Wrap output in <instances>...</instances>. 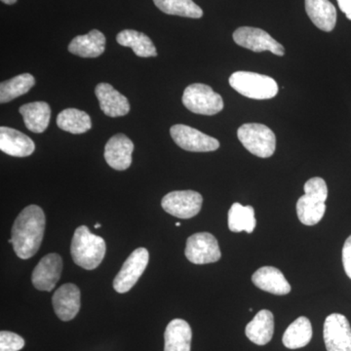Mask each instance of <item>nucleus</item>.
Segmentation results:
<instances>
[{"instance_id":"f257e3e1","label":"nucleus","mask_w":351,"mask_h":351,"mask_svg":"<svg viewBox=\"0 0 351 351\" xmlns=\"http://www.w3.org/2000/svg\"><path fill=\"white\" fill-rule=\"evenodd\" d=\"M45 215L38 205L25 207L14 221L12 239L16 255L23 260L34 257L43 243Z\"/></svg>"},{"instance_id":"f03ea898","label":"nucleus","mask_w":351,"mask_h":351,"mask_svg":"<svg viewBox=\"0 0 351 351\" xmlns=\"http://www.w3.org/2000/svg\"><path fill=\"white\" fill-rule=\"evenodd\" d=\"M106 241L90 232L86 226L76 228L71 241V257L82 269H97L106 255Z\"/></svg>"},{"instance_id":"7ed1b4c3","label":"nucleus","mask_w":351,"mask_h":351,"mask_svg":"<svg viewBox=\"0 0 351 351\" xmlns=\"http://www.w3.org/2000/svg\"><path fill=\"white\" fill-rule=\"evenodd\" d=\"M304 195L297 202L298 218L304 226L317 225L326 211V182L321 178H313L304 184Z\"/></svg>"},{"instance_id":"20e7f679","label":"nucleus","mask_w":351,"mask_h":351,"mask_svg":"<svg viewBox=\"0 0 351 351\" xmlns=\"http://www.w3.org/2000/svg\"><path fill=\"white\" fill-rule=\"evenodd\" d=\"M230 84L239 94L254 100H269L278 93V84L274 78L251 71L232 73Z\"/></svg>"},{"instance_id":"39448f33","label":"nucleus","mask_w":351,"mask_h":351,"mask_svg":"<svg viewBox=\"0 0 351 351\" xmlns=\"http://www.w3.org/2000/svg\"><path fill=\"white\" fill-rule=\"evenodd\" d=\"M237 137L245 149L254 156L267 158L276 152V134L263 124H243L237 131Z\"/></svg>"},{"instance_id":"423d86ee","label":"nucleus","mask_w":351,"mask_h":351,"mask_svg":"<svg viewBox=\"0 0 351 351\" xmlns=\"http://www.w3.org/2000/svg\"><path fill=\"white\" fill-rule=\"evenodd\" d=\"M182 104L191 112L201 115L217 114L225 106L221 95L201 83H195L186 88L182 95Z\"/></svg>"},{"instance_id":"0eeeda50","label":"nucleus","mask_w":351,"mask_h":351,"mask_svg":"<svg viewBox=\"0 0 351 351\" xmlns=\"http://www.w3.org/2000/svg\"><path fill=\"white\" fill-rule=\"evenodd\" d=\"M149 254L145 248H138L132 252L114 280L113 288L120 294L127 293L138 282L149 263Z\"/></svg>"},{"instance_id":"6e6552de","label":"nucleus","mask_w":351,"mask_h":351,"mask_svg":"<svg viewBox=\"0 0 351 351\" xmlns=\"http://www.w3.org/2000/svg\"><path fill=\"white\" fill-rule=\"evenodd\" d=\"M233 40L241 47L256 53L269 51L277 56H283L285 49L267 32L258 27H241L233 32Z\"/></svg>"},{"instance_id":"1a4fd4ad","label":"nucleus","mask_w":351,"mask_h":351,"mask_svg":"<svg viewBox=\"0 0 351 351\" xmlns=\"http://www.w3.org/2000/svg\"><path fill=\"white\" fill-rule=\"evenodd\" d=\"M186 257L195 265H206L218 262L221 257L218 241L209 232H199L186 240Z\"/></svg>"},{"instance_id":"9d476101","label":"nucleus","mask_w":351,"mask_h":351,"mask_svg":"<svg viewBox=\"0 0 351 351\" xmlns=\"http://www.w3.org/2000/svg\"><path fill=\"white\" fill-rule=\"evenodd\" d=\"M203 198L193 191H172L164 196L161 206L164 211L179 219H191L199 213Z\"/></svg>"},{"instance_id":"9b49d317","label":"nucleus","mask_w":351,"mask_h":351,"mask_svg":"<svg viewBox=\"0 0 351 351\" xmlns=\"http://www.w3.org/2000/svg\"><path fill=\"white\" fill-rule=\"evenodd\" d=\"M170 134L176 144L184 151L208 152L217 151L219 147L217 138L184 124L171 127Z\"/></svg>"},{"instance_id":"f8f14e48","label":"nucleus","mask_w":351,"mask_h":351,"mask_svg":"<svg viewBox=\"0 0 351 351\" xmlns=\"http://www.w3.org/2000/svg\"><path fill=\"white\" fill-rule=\"evenodd\" d=\"M327 351H351V327L343 314H330L323 330Z\"/></svg>"},{"instance_id":"ddd939ff","label":"nucleus","mask_w":351,"mask_h":351,"mask_svg":"<svg viewBox=\"0 0 351 351\" xmlns=\"http://www.w3.org/2000/svg\"><path fill=\"white\" fill-rule=\"evenodd\" d=\"M63 260L58 254H48L41 258L32 272V280L39 291L50 292L61 278Z\"/></svg>"},{"instance_id":"4468645a","label":"nucleus","mask_w":351,"mask_h":351,"mask_svg":"<svg viewBox=\"0 0 351 351\" xmlns=\"http://www.w3.org/2000/svg\"><path fill=\"white\" fill-rule=\"evenodd\" d=\"M55 313L62 321H71L80 309V290L73 283H66L58 289L53 295Z\"/></svg>"},{"instance_id":"2eb2a0df","label":"nucleus","mask_w":351,"mask_h":351,"mask_svg":"<svg viewBox=\"0 0 351 351\" xmlns=\"http://www.w3.org/2000/svg\"><path fill=\"white\" fill-rule=\"evenodd\" d=\"M133 151L134 144L130 138L124 134H117L106 145L105 159L113 169L124 171L131 166Z\"/></svg>"},{"instance_id":"dca6fc26","label":"nucleus","mask_w":351,"mask_h":351,"mask_svg":"<svg viewBox=\"0 0 351 351\" xmlns=\"http://www.w3.org/2000/svg\"><path fill=\"white\" fill-rule=\"evenodd\" d=\"M101 110L110 117H124L130 112L128 99L108 83H100L95 89Z\"/></svg>"},{"instance_id":"f3484780","label":"nucleus","mask_w":351,"mask_h":351,"mask_svg":"<svg viewBox=\"0 0 351 351\" xmlns=\"http://www.w3.org/2000/svg\"><path fill=\"white\" fill-rule=\"evenodd\" d=\"M0 149L8 156L25 157L32 154L36 145L22 132L2 126L0 128Z\"/></svg>"},{"instance_id":"a211bd4d","label":"nucleus","mask_w":351,"mask_h":351,"mask_svg":"<svg viewBox=\"0 0 351 351\" xmlns=\"http://www.w3.org/2000/svg\"><path fill=\"white\" fill-rule=\"evenodd\" d=\"M252 281L256 287L270 294L284 295L291 292V285L287 279L276 267H261L252 276Z\"/></svg>"},{"instance_id":"6ab92c4d","label":"nucleus","mask_w":351,"mask_h":351,"mask_svg":"<svg viewBox=\"0 0 351 351\" xmlns=\"http://www.w3.org/2000/svg\"><path fill=\"white\" fill-rule=\"evenodd\" d=\"M106 36L98 29H92L84 36H78L71 41L69 51L82 58H97L106 50Z\"/></svg>"},{"instance_id":"aec40b11","label":"nucleus","mask_w":351,"mask_h":351,"mask_svg":"<svg viewBox=\"0 0 351 351\" xmlns=\"http://www.w3.org/2000/svg\"><path fill=\"white\" fill-rule=\"evenodd\" d=\"M193 331L186 321L174 319L167 325L164 334V351H191Z\"/></svg>"},{"instance_id":"412c9836","label":"nucleus","mask_w":351,"mask_h":351,"mask_svg":"<svg viewBox=\"0 0 351 351\" xmlns=\"http://www.w3.org/2000/svg\"><path fill=\"white\" fill-rule=\"evenodd\" d=\"M274 332V314L267 309L258 311L245 329L247 338L258 346H265L271 341Z\"/></svg>"},{"instance_id":"4be33fe9","label":"nucleus","mask_w":351,"mask_h":351,"mask_svg":"<svg viewBox=\"0 0 351 351\" xmlns=\"http://www.w3.org/2000/svg\"><path fill=\"white\" fill-rule=\"evenodd\" d=\"M307 15L321 31L332 32L337 24V10L329 0H306Z\"/></svg>"},{"instance_id":"5701e85b","label":"nucleus","mask_w":351,"mask_h":351,"mask_svg":"<svg viewBox=\"0 0 351 351\" xmlns=\"http://www.w3.org/2000/svg\"><path fill=\"white\" fill-rule=\"evenodd\" d=\"M19 112L25 127L34 133H43L49 125L51 108L45 101L25 104L20 108Z\"/></svg>"},{"instance_id":"b1692460","label":"nucleus","mask_w":351,"mask_h":351,"mask_svg":"<svg viewBox=\"0 0 351 351\" xmlns=\"http://www.w3.org/2000/svg\"><path fill=\"white\" fill-rule=\"evenodd\" d=\"M117 41L124 47H130L138 57H156L157 51L152 39L143 32L124 29L117 36Z\"/></svg>"},{"instance_id":"393cba45","label":"nucleus","mask_w":351,"mask_h":351,"mask_svg":"<svg viewBox=\"0 0 351 351\" xmlns=\"http://www.w3.org/2000/svg\"><path fill=\"white\" fill-rule=\"evenodd\" d=\"M313 338V327L308 318L301 316L290 325L283 335V345L289 350L304 348Z\"/></svg>"},{"instance_id":"a878e982","label":"nucleus","mask_w":351,"mask_h":351,"mask_svg":"<svg viewBox=\"0 0 351 351\" xmlns=\"http://www.w3.org/2000/svg\"><path fill=\"white\" fill-rule=\"evenodd\" d=\"M57 125L69 133L83 134L92 128V122L88 113L83 110L66 108L58 115Z\"/></svg>"},{"instance_id":"bb28decb","label":"nucleus","mask_w":351,"mask_h":351,"mask_svg":"<svg viewBox=\"0 0 351 351\" xmlns=\"http://www.w3.org/2000/svg\"><path fill=\"white\" fill-rule=\"evenodd\" d=\"M256 228L255 210L234 203L228 211V228L232 232L252 233Z\"/></svg>"},{"instance_id":"cd10ccee","label":"nucleus","mask_w":351,"mask_h":351,"mask_svg":"<svg viewBox=\"0 0 351 351\" xmlns=\"http://www.w3.org/2000/svg\"><path fill=\"white\" fill-rule=\"evenodd\" d=\"M36 84V80L29 73L15 76L0 84V103H8L25 95Z\"/></svg>"},{"instance_id":"c85d7f7f","label":"nucleus","mask_w":351,"mask_h":351,"mask_svg":"<svg viewBox=\"0 0 351 351\" xmlns=\"http://www.w3.org/2000/svg\"><path fill=\"white\" fill-rule=\"evenodd\" d=\"M159 10L168 15L199 19L203 16L202 9L193 0H154Z\"/></svg>"},{"instance_id":"c756f323","label":"nucleus","mask_w":351,"mask_h":351,"mask_svg":"<svg viewBox=\"0 0 351 351\" xmlns=\"http://www.w3.org/2000/svg\"><path fill=\"white\" fill-rule=\"evenodd\" d=\"M24 346V339L19 335L8 331L0 332V351H19Z\"/></svg>"},{"instance_id":"7c9ffc66","label":"nucleus","mask_w":351,"mask_h":351,"mask_svg":"<svg viewBox=\"0 0 351 351\" xmlns=\"http://www.w3.org/2000/svg\"><path fill=\"white\" fill-rule=\"evenodd\" d=\"M343 265L346 276L351 279V235L346 240L343 248Z\"/></svg>"},{"instance_id":"2f4dec72","label":"nucleus","mask_w":351,"mask_h":351,"mask_svg":"<svg viewBox=\"0 0 351 351\" xmlns=\"http://www.w3.org/2000/svg\"><path fill=\"white\" fill-rule=\"evenodd\" d=\"M339 9L346 14V18L351 21V0H337Z\"/></svg>"},{"instance_id":"473e14b6","label":"nucleus","mask_w":351,"mask_h":351,"mask_svg":"<svg viewBox=\"0 0 351 351\" xmlns=\"http://www.w3.org/2000/svg\"><path fill=\"white\" fill-rule=\"evenodd\" d=\"M3 3L8 4V5H13L17 2V0H1Z\"/></svg>"},{"instance_id":"72a5a7b5","label":"nucleus","mask_w":351,"mask_h":351,"mask_svg":"<svg viewBox=\"0 0 351 351\" xmlns=\"http://www.w3.org/2000/svg\"><path fill=\"white\" fill-rule=\"evenodd\" d=\"M94 228H96V230H98V228H101L100 223H96V225H95Z\"/></svg>"},{"instance_id":"f704fd0d","label":"nucleus","mask_w":351,"mask_h":351,"mask_svg":"<svg viewBox=\"0 0 351 351\" xmlns=\"http://www.w3.org/2000/svg\"><path fill=\"white\" fill-rule=\"evenodd\" d=\"M176 226H181V223H176Z\"/></svg>"}]
</instances>
